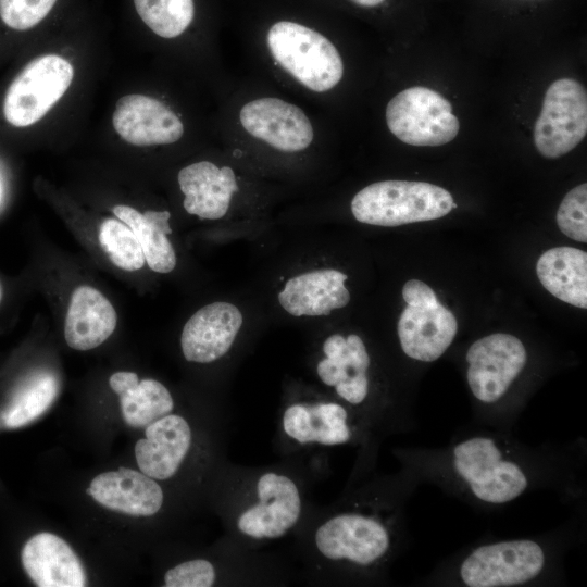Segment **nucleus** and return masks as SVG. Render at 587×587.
Segmentation results:
<instances>
[{
  "mask_svg": "<svg viewBox=\"0 0 587 587\" xmlns=\"http://www.w3.org/2000/svg\"><path fill=\"white\" fill-rule=\"evenodd\" d=\"M560 230L571 239L587 241V185L580 184L563 198L558 212Z\"/></svg>",
  "mask_w": 587,
  "mask_h": 587,
  "instance_id": "28",
  "label": "nucleus"
},
{
  "mask_svg": "<svg viewBox=\"0 0 587 587\" xmlns=\"http://www.w3.org/2000/svg\"><path fill=\"white\" fill-rule=\"evenodd\" d=\"M285 438L297 446L361 448L360 464L371 465L378 438L367 424L339 400L296 401L280 415Z\"/></svg>",
  "mask_w": 587,
  "mask_h": 587,
  "instance_id": "8",
  "label": "nucleus"
},
{
  "mask_svg": "<svg viewBox=\"0 0 587 587\" xmlns=\"http://www.w3.org/2000/svg\"><path fill=\"white\" fill-rule=\"evenodd\" d=\"M242 325L240 310L229 302H212L199 309L186 322L180 346L185 359L212 363L232 348Z\"/></svg>",
  "mask_w": 587,
  "mask_h": 587,
  "instance_id": "15",
  "label": "nucleus"
},
{
  "mask_svg": "<svg viewBox=\"0 0 587 587\" xmlns=\"http://www.w3.org/2000/svg\"><path fill=\"white\" fill-rule=\"evenodd\" d=\"M109 384L120 397L123 419L129 426H147L174 410L171 392L155 379L139 382L133 372H116Z\"/></svg>",
  "mask_w": 587,
  "mask_h": 587,
  "instance_id": "24",
  "label": "nucleus"
},
{
  "mask_svg": "<svg viewBox=\"0 0 587 587\" xmlns=\"http://www.w3.org/2000/svg\"><path fill=\"white\" fill-rule=\"evenodd\" d=\"M178 184L185 195V210L207 220L223 217L233 195L238 190L234 171L229 166L217 167L209 161L196 162L182 168Z\"/></svg>",
  "mask_w": 587,
  "mask_h": 587,
  "instance_id": "20",
  "label": "nucleus"
},
{
  "mask_svg": "<svg viewBox=\"0 0 587 587\" xmlns=\"http://www.w3.org/2000/svg\"><path fill=\"white\" fill-rule=\"evenodd\" d=\"M537 276L554 297L587 308V253L572 247H558L544 252L537 261Z\"/></svg>",
  "mask_w": 587,
  "mask_h": 587,
  "instance_id": "23",
  "label": "nucleus"
},
{
  "mask_svg": "<svg viewBox=\"0 0 587 587\" xmlns=\"http://www.w3.org/2000/svg\"><path fill=\"white\" fill-rule=\"evenodd\" d=\"M239 122L249 135L279 151H302L314 137L311 121L303 110L275 97L245 103L239 112Z\"/></svg>",
  "mask_w": 587,
  "mask_h": 587,
  "instance_id": "13",
  "label": "nucleus"
},
{
  "mask_svg": "<svg viewBox=\"0 0 587 587\" xmlns=\"http://www.w3.org/2000/svg\"><path fill=\"white\" fill-rule=\"evenodd\" d=\"M585 535L586 514L579 509L572 520L544 534L480 540L444 560L417 584L524 587L564 583L565 557Z\"/></svg>",
  "mask_w": 587,
  "mask_h": 587,
  "instance_id": "3",
  "label": "nucleus"
},
{
  "mask_svg": "<svg viewBox=\"0 0 587 587\" xmlns=\"http://www.w3.org/2000/svg\"><path fill=\"white\" fill-rule=\"evenodd\" d=\"M265 41L274 61L312 91H328L342 78L344 62L336 46L300 17H273L265 27Z\"/></svg>",
  "mask_w": 587,
  "mask_h": 587,
  "instance_id": "6",
  "label": "nucleus"
},
{
  "mask_svg": "<svg viewBox=\"0 0 587 587\" xmlns=\"http://www.w3.org/2000/svg\"><path fill=\"white\" fill-rule=\"evenodd\" d=\"M394 454L421 484H433L477 510L504 508L541 489L585 507L583 438L530 446L512 430L478 425L455 434L444 447L397 448Z\"/></svg>",
  "mask_w": 587,
  "mask_h": 587,
  "instance_id": "1",
  "label": "nucleus"
},
{
  "mask_svg": "<svg viewBox=\"0 0 587 587\" xmlns=\"http://www.w3.org/2000/svg\"><path fill=\"white\" fill-rule=\"evenodd\" d=\"M59 383L51 373H39L30 377L14 394L2 413L4 426H25L45 413L58 396Z\"/></svg>",
  "mask_w": 587,
  "mask_h": 587,
  "instance_id": "25",
  "label": "nucleus"
},
{
  "mask_svg": "<svg viewBox=\"0 0 587 587\" xmlns=\"http://www.w3.org/2000/svg\"><path fill=\"white\" fill-rule=\"evenodd\" d=\"M528 361L525 345L510 334L495 333L471 344L465 376L476 424L513 432L521 413L512 394Z\"/></svg>",
  "mask_w": 587,
  "mask_h": 587,
  "instance_id": "4",
  "label": "nucleus"
},
{
  "mask_svg": "<svg viewBox=\"0 0 587 587\" xmlns=\"http://www.w3.org/2000/svg\"><path fill=\"white\" fill-rule=\"evenodd\" d=\"M402 297L410 307H434L439 303L434 290L417 279H411L404 284Z\"/></svg>",
  "mask_w": 587,
  "mask_h": 587,
  "instance_id": "30",
  "label": "nucleus"
},
{
  "mask_svg": "<svg viewBox=\"0 0 587 587\" xmlns=\"http://www.w3.org/2000/svg\"><path fill=\"white\" fill-rule=\"evenodd\" d=\"M0 300H1V288H0Z\"/></svg>",
  "mask_w": 587,
  "mask_h": 587,
  "instance_id": "34",
  "label": "nucleus"
},
{
  "mask_svg": "<svg viewBox=\"0 0 587 587\" xmlns=\"http://www.w3.org/2000/svg\"><path fill=\"white\" fill-rule=\"evenodd\" d=\"M99 242L111 262L117 267L134 272L145 262L143 251L133 230L122 221L105 218L99 227Z\"/></svg>",
  "mask_w": 587,
  "mask_h": 587,
  "instance_id": "27",
  "label": "nucleus"
},
{
  "mask_svg": "<svg viewBox=\"0 0 587 587\" xmlns=\"http://www.w3.org/2000/svg\"><path fill=\"white\" fill-rule=\"evenodd\" d=\"M116 323L111 302L96 288L79 286L71 296L65 316V341L75 350L93 349L112 335Z\"/></svg>",
  "mask_w": 587,
  "mask_h": 587,
  "instance_id": "22",
  "label": "nucleus"
},
{
  "mask_svg": "<svg viewBox=\"0 0 587 587\" xmlns=\"http://www.w3.org/2000/svg\"><path fill=\"white\" fill-rule=\"evenodd\" d=\"M215 566L205 559L182 562L164 575L166 587H210L216 582Z\"/></svg>",
  "mask_w": 587,
  "mask_h": 587,
  "instance_id": "29",
  "label": "nucleus"
},
{
  "mask_svg": "<svg viewBox=\"0 0 587 587\" xmlns=\"http://www.w3.org/2000/svg\"><path fill=\"white\" fill-rule=\"evenodd\" d=\"M0 199H1V185H0Z\"/></svg>",
  "mask_w": 587,
  "mask_h": 587,
  "instance_id": "33",
  "label": "nucleus"
},
{
  "mask_svg": "<svg viewBox=\"0 0 587 587\" xmlns=\"http://www.w3.org/2000/svg\"><path fill=\"white\" fill-rule=\"evenodd\" d=\"M420 485L402 466L355 489L315 526L317 557L349 578H383L408 542L405 503Z\"/></svg>",
  "mask_w": 587,
  "mask_h": 587,
  "instance_id": "2",
  "label": "nucleus"
},
{
  "mask_svg": "<svg viewBox=\"0 0 587 587\" xmlns=\"http://www.w3.org/2000/svg\"><path fill=\"white\" fill-rule=\"evenodd\" d=\"M397 330L401 350L409 359L430 363L451 346L458 322L440 303L434 307L408 305L399 317Z\"/></svg>",
  "mask_w": 587,
  "mask_h": 587,
  "instance_id": "17",
  "label": "nucleus"
},
{
  "mask_svg": "<svg viewBox=\"0 0 587 587\" xmlns=\"http://www.w3.org/2000/svg\"><path fill=\"white\" fill-rule=\"evenodd\" d=\"M86 492L101 505L134 516L155 514L164 499L155 479L123 466L96 476Z\"/></svg>",
  "mask_w": 587,
  "mask_h": 587,
  "instance_id": "18",
  "label": "nucleus"
},
{
  "mask_svg": "<svg viewBox=\"0 0 587 587\" xmlns=\"http://www.w3.org/2000/svg\"><path fill=\"white\" fill-rule=\"evenodd\" d=\"M324 357L316 364L320 380L336 394L337 400L357 413L377 438L400 433L397 424L373 394L371 354L355 334H333L322 346Z\"/></svg>",
  "mask_w": 587,
  "mask_h": 587,
  "instance_id": "5",
  "label": "nucleus"
},
{
  "mask_svg": "<svg viewBox=\"0 0 587 587\" xmlns=\"http://www.w3.org/2000/svg\"><path fill=\"white\" fill-rule=\"evenodd\" d=\"M145 220L151 224L155 229L163 234H171L172 229L168 225V220L171 217L170 212L167 211H147L143 214Z\"/></svg>",
  "mask_w": 587,
  "mask_h": 587,
  "instance_id": "32",
  "label": "nucleus"
},
{
  "mask_svg": "<svg viewBox=\"0 0 587 587\" xmlns=\"http://www.w3.org/2000/svg\"><path fill=\"white\" fill-rule=\"evenodd\" d=\"M245 487L230 516L234 532L242 539H279L299 523L303 495L290 474L266 470L255 474Z\"/></svg>",
  "mask_w": 587,
  "mask_h": 587,
  "instance_id": "7",
  "label": "nucleus"
},
{
  "mask_svg": "<svg viewBox=\"0 0 587 587\" xmlns=\"http://www.w3.org/2000/svg\"><path fill=\"white\" fill-rule=\"evenodd\" d=\"M112 122L125 141L138 147L173 143L184 134V125L176 113L162 101L146 95L121 97Z\"/></svg>",
  "mask_w": 587,
  "mask_h": 587,
  "instance_id": "14",
  "label": "nucleus"
},
{
  "mask_svg": "<svg viewBox=\"0 0 587 587\" xmlns=\"http://www.w3.org/2000/svg\"><path fill=\"white\" fill-rule=\"evenodd\" d=\"M587 133V92L573 78L553 82L546 91L541 111L535 123L534 142L548 159L560 158L573 150Z\"/></svg>",
  "mask_w": 587,
  "mask_h": 587,
  "instance_id": "12",
  "label": "nucleus"
},
{
  "mask_svg": "<svg viewBox=\"0 0 587 587\" xmlns=\"http://www.w3.org/2000/svg\"><path fill=\"white\" fill-rule=\"evenodd\" d=\"M385 115L391 134L411 146H441L453 140L460 129L451 103L439 92L422 86L397 93L389 100Z\"/></svg>",
  "mask_w": 587,
  "mask_h": 587,
  "instance_id": "10",
  "label": "nucleus"
},
{
  "mask_svg": "<svg viewBox=\"0 0 587 587\" xmlns=\"http://www.w3.org/2000/svg\"><path fill=\"white\" fill-rule=\"evenodd\" d=\"M347 275L333 268L310 271L288 279L278 302L294 316L327 315L344 308L350 294L344 285Z\"/></svg>",
  "mask_w": 587,
  "mask_h": 587,
  "instance_id": "21",
  "label": "nucleus"
},
{
  "mask_svg": "<svg viewBox=\"0 0 587 587\" xmlns=\"http://www.w3.org/2000/svg\"><path fill=\"white\" fill-rule=\"evenodd\" d=\"M22 564L39 587H84L86 574L72 548L59 536L39 533L24 545Z\"/></svg>",
  "mask_w": 587,
  "mask_h": 587,
  "instance_id": "19",
  "label": "nucleus"
},
{
  "mask_svg": "<svg viewBox=\"0 0 587 587\" xmlns=\"http://www.w3.org/2000/svg\"><path fill=\"white\" fill-rule=\"evenodd\" d=\"M114 215L125 223L138 239L148 266L158 273H170L176 265V255L166 235L149 224L143 215L128 205H115Z\"/></svg>",
  "mask_w": 587,
  "mask_h": 587,
  "instance_id": "26",
  "label": "nucleus"
},
{
  "mask_svg": "<svg viewBox=\"0 0 587 587\" xmlns=\"http://www.w3.org/2000/svg\"><path fill=\"white\" fill-rule=\"evenodd\" d=\"M145 435L135 445L139 470L153 479L173 477L191 447L189 423L182 415L170 413L147 425Z\"/></svg>",
  "mask_w": 587,
  "mask_h": 587,
  "instance_id": "16",
  "label": "nucleus"
},
{
  "mask_svg": "<svg viewBox=\"0 0 587 587\" xmlns=\"http://www.w3.org/2000/svg\"><path fill=\"white\" fill-rule=\"evenodd\" d=\"M347 5L365 13H382L392 7L394 0H341Z\"/></svg>",
  "mask_w": 587,
  "mask_h": 587,
  "instance_id": "31",
  "label": "nucleus"
},
{
  "mask_svg": "<svg viewBox=\"0 0 587 587\" xmlns=\"http://www.w3.org/2000/svg\"><path fill=\"white\" fill-rule=\"evenodd\" d=\"M74 68L59 54H45L29 62L10 84L3 101L5 121L27 127L41 120L72 84Z\"/></svg>",
  "mask_w": 587,
  "mask_h": 587,
  "instance_id": "11",
  "label": "nucleus"
},
{
  "mask_svg": "<svg viewBox=\"0 0 587 587\" xmlns=\"http://www.w3.org/2000/svg\"><path fill=\"white\" fill-rule=\"evenodd\" d=\"M457 204L442 187L425 182L382 180L361 189L351 212L361 223L399 226L447 215Z\"/></svg>",
  "mask_w": 587,
  "mask_h": 587,
  "instance_id": "9",
  "label": "nucleus"
}]
</instances>
